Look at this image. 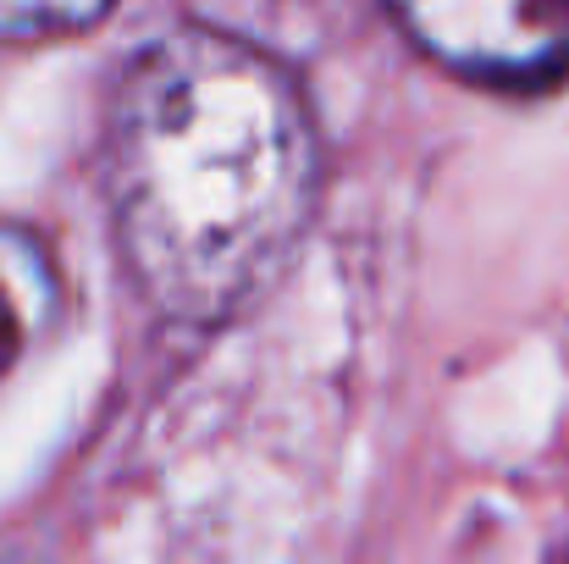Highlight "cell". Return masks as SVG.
I'll use <instances>...</instances> for the list:
<instances>
[{
	"instance_id": "cell-2",
	"label": "cell",
	"mask_w": 569,
	"mask_h": 564,
	"mask_svg": "<svg viewBox=\"0 0 569 564\" xmlns=\"http://www.w3.org/2000/svg\"><path fill=\"white\" fill-rule=\"evenodd\" d=\"M403 33L481 83H548L569 72V0H387Z\"/></svg>"
},
{
	"instance_id": "cell-4",
	"label": "cell",
	"mask_w": 569,
	"mask_h": 564,
	"mask_svg": "<svg viewBox=\"0 0 569 564\" xmlns=\"http://www.w3.org/2000/svg\"><path fill=\"white\" fill-rule=\"evenodd\" d=\"M111 0H0V39H44L94 22Z\"/></svg>"
},
{
	"instance_id": "cell-3",
	"label": "cell",
	"mask_w": 569,
	"mask_h": 564,
	"mask_svg": "<svg viewBox=\"0 0 569 564\" xmlns=\"http://www.w3.org/2000/svg\"><path fill=\"white\" fill-rule=\"evenodd\" d=\"M56 316V277L33 238L0 227V376L11 372L28 344Z\"/></svg>"
},
{
	"instance_id": "cell-1",
	"label": "cell",
	"mask_w": 569,
	"mask_h": 564,
	"mask_svg": "<svg viewBox=\"0 0 569 564\" xmlns=\"http://www.w3.org/2000/svg\"><path fill=\"white\" fill-rule=\"evenodd\" d=\"M106 184L133 283L199 327L249 305L288 260L316 199V133L271 56L178 28L117 83Z\"/></svg>"
}]
</instances>
